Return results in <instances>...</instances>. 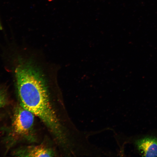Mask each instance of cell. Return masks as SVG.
<instances>
[{
  "label": "cell",
  "mask_w": 157,
  "mask_h": 157,
  "mask_svg": "<svg viewBox=\"0 0 157 157\" xmlns=\"http://www.w3.org/2000/svg\"><path fill=\"white\" fill-rule=\"evenodd\" d=\"M15 73L20 105L38 117L60 144L65 143L67 140L66 136L40 71L27 62L20 63Z\"/></svg>",
  "instance_id": "cell-1"
},
{
  "label": "cell",
  "mask_w": 157,
  "mask_h": 157,
  "mask_svg": "<svg viewBox=\"0 0 157 157\" xmlns=\"http://www.w3.org/2000/svg\"><path fill=\"white\" fill-rule=\"evenodd\" d=\"M34 116L21 105L17 107L14 112L12 122V137L31 142L35 141Z\"/></svg>",
  "instance_id": "cell-2"
},
{
  "label": "cell",
  "mask_w": 157,
  "mask_h": 157,
  "mask_svg": "<svg viewBox=\"0 0 157 157\" xmlns=\"http://www.w3.org/2000/svg\"><path fill=\"white\" fill-rule=\"evenodd\" d=\"M135 143L142 156H157V138L146 137L137 140Z\"/></svg>",
  "instance_id": "cell-3"
},
{
  "label": "cell",
  "mask_w": 157,
  "mask_h": 157,
  "mask_svg": "<svg viewBox=\"0 0 157 157\" xmlns=\"http://www.w3.org/2000/svg\"><path fill=\"white\" fill-rule=\"evenodd\" d=\"M15 153L17 156L25 157H52L55 155L52 149L43 145L28 146Z\"/></svg>",
  "instance_id": "cell-4"
},
{
  "label": "cell",
  "mask_w": 157,
  "mask_h": 157,
  "mask_svg": "<svg viewBox=\"0 0 157 157\" xmlns=\"http://www.w3.org/2000/svg\"><path fill=\"white\" fill-rule=\"evenodd\" d=\"M6 103L7 99L5 94L0 90V108L4 106Z\"/></svg>",
  "instance_id": "cell-5"
}]
</instances>
